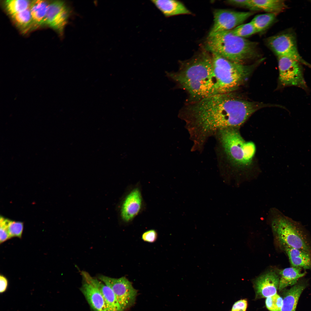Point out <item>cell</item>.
<instances>
[{"instance_id":"obj_27","label":"cell","mask_w":311,"mask_h":311,"mask_svg":"<svg viewBox=\"0 0 311 311\" xmlns=\"http://www.w3.org/2000/svg\"><path fill=\"white\" fill-rule=\"evenodd\" d=\"M228 3L239 7H243L252 11H259L251 0H230L226 1Z\"/></svg>"},{"instance_id":"obj_16","label":"cell","mask_w":311,"mask_h":311,"mask_svg":"<svg viewBox=\"0 0 311 311\" xmlns=\"http://www.w3.org/2000/svg\"><path fill=\"white\" fill-rule=\"evenodd\" d=\"M307 286L304 282H299L284 292L282 306L279 311H295L299 297Z\"/></svg>"},{"instance_id":"obj_24","label":"cell","mask_w":311,"mask_h":311,"mask_svg":"<svg viewBox=\"0 0 311 311\" xmlns=\"http://www.w3.org/2000/svg\"><path fill=\"white\" fill-rule=\"evenodd\" d=\"M7 229L10 238L16 237H22L24 225L23 222L11 220L6 219Z\"/></svg>"},{"instance_id":"obj_7","label":"cell","mask_w":311,"mask_h":311,"mask_svg":"<svg viewBox=\"0 0 311 311\" xmlns=\"http://www.w3.org/2000/svg\"><path fill=\"white\" fill-rule=\"evenodd\" d=\"M266 43L277 56H286L311 68V65L299 54L296 37L293 33H285L270 37L267 39Z\"/></svg>"},{"instance_id":"obj_13","label":"cell","mask_w":311,"mask_h":311,"mask_svg":"<svg viewBox=\"0 0 311 311\" xmlns=\"http://www.w3.org/2000/svg\"><path fill=\"white\" fill-rule=\"evenodd\" d=\"M81 274L84 280L95 287L100 291L104 298L107 311H123L110 288L98 279L92 277L86 272H82Z\"/></svg>"},{"instance_id":"obj_18","label":"cell","mask_w":311,"mask_h":311,"mask_svg":"<svg viewBox=\"0 0 311 311\" xmlns=\"http://www.w3.org/2000/svg\"><path fill=\"white\" fill-rule=\"evenodd\" d=\"M302 269L291 267L280 270L278 290L281 291L287 287L296 284L298 280L306 274V272H302Z\"/></svg>"},{"instance_id":"obj_19","label":"cell","mask_w":311,"mask_h":311,"mask_svg":"<svg viewBox=\"0 0 311 311\" xmlns=\"http://www.w3.org/2000/svg\"><path fill=\"white\" fill-rule=\"evenodd\" d=\"M50 3L45 0L31 1L30 9L33 23L38 26L45 24L47 11Z\"/></svg>"},{"instance_id":"obj_12","label":"cell","mask_w":311,"mask_h":311,"mask_svg":"<svg viewBox=\"0 0 311 311\" xmlns=\"http://www.w3.org/2000/svg\"><path fill=\"white\" fill-rule=\"evenodd\" d=\"M280 277L273 271L262 275L255 280L254 286L256 295L259 298H267L277 294Z\"/></svg>"},{"instance_id":"obj_22","label":"cell","mask_w":311,"mask_h":311,"mask_svg":"<svg viewBox=\"0 0 311 311\" xmlns=\"http://www.w3.org/2000/svg\"><path fill=\"white\" fill-rule=\"evenodd\" d=\"M31 2L27 0H8L4 3L7 11L12 16L29 8Z\"/></svg>"},{"instance_id":"obj_14","label":"cell","mask_w":311,"mask_h":311,"mask_svg":"<svg viewBox=\"0 0 311 311\" xmlns=\"http://www.w3.org/2000/svg\"><path fill=\"white\" fill-rule=\"evenodd\" d=\"M84 281L81 290L93 311H107L104 298L99 290L90 283Z\"/></svg>"},{"instance_id":"obj_11","label":"cell","mask_w":311,"mask_h":311,"mask_svg":"<svg viewBox=\"0 0 311 311\" xmlns=\"http://www.w3.org/2000/svg\"><path fill=\"white\" fill-rule=\"evenodd\" d=\"M70 10L65 3L62 1L50 3L46 14L45 24L62 34L67 23Z\"/></svg>"},{"instance_id":"obj_4","label":"cell","mask_w":311,"mask_h":311,"mask_svg":"<svg viewBox=\"0 0 311 311\" xmlns=\"http://www.w3.org/2000/svg\"><path fill=\"white\" fill-rule=\"evenodd\" d=\"M219 131L223 149L232 165L241 169L250 166L256 152L254 143L245 141L238 128H226Z\"/></svg>"},{"instance_id":"obj_2","label":"cell","mask_w":311,"mask_h":311,"mask_svg":"<svg viewBox=\"0 0 311 311\" xmlns=\"http://www.w3.org/2000/svg\"><path fill=\"white\" fill-rule=\"evenodd\" d=\"M205 46L212 54L237 63L243 64L259 56L256 42L235 35L231 30L208 36Z\"/></svg>"},{"instance_id":"obj_15","label":"cell","mask_w":311,"mask_h":311,"mask_svg":"<svg viewBox=\"0 0 311 311\" xmlns=\"http://www.w3.org/2000/svg\"><path fill=\"white\" fill-rule=\"evenodd\" d=\"M151 1L166 17L191 13L182 2L178 1L153 0Z\"/></svg>"},{"instance_id":"obj_6","label":"cell","mask_w":311,"mask_h":311,"mask_svg":"<svg viewBox=\"0 0 311 311\" xmlns=\"http://www.w3.org/2000/svg\"><path fill=\"white\" fill-rule=\"evenodd\" d=\"M277 58L280 85L284 87L296 86L307 90L302 64L286 56H278Z\"/></svg>"},{"instance_id":"obj_26","label":"cell","mask_w":311,"mask_h":311,"mask_svg":"<svg viewBox=\"0 0 311 311\" xmlns=\"http://www.w3.org/2000/svg\"><path fill=\"white\" fill-rule=\"evenodd\" d=\"M282 303V298L277 294L267 297L265 301L266 307L270 311H279Z\"/></svg>"},{"instance_id":"obj_30","label":"cell","mask_w":311,"mask_h":311,"mask_svg":"<svg viewBox=\"0 0 311 311\" xmlns=\"http://www.w3.org/2000/svg\"><path fill=\"white\" fill-rule=\"evenodd\" d=\"M247 306V301L241 299L236 302L233 304L231 311H246Z\"/></svg>"},{"instance_id":"obj_17","label":"cell","mask_w":311,"mask_h":311,"mask_svg":"<svg viewBox=\"0 0 311 311\" xmlns=\"http://www.w3.org/2000/svg\"><path fill=\"white\" fill-rule=\"evenodd\" d=\"M282 246L288 257L291 267L304 269H311V254L300 249L287 245Z\"/></svg>"},{"instance_id":"obj_20","label":"cell","mask_w":311,"mask_h":311,"mask_svg":"<svg viewBox=\"0 0 311 311\" xmlns=\"http://www.w3.org/2000/svg\"><path fill=\"white\" fill-rule=\"evenodd\" d=\"M259 10L276 15L282 12L287 7L285 2L281 0H251Z\"/></svg>"},{"instance_id":"obj_10","label":"cell","mask_w":311,"mask_h":311,"mask_svg":"<svg viewBox=\"0 0 311 311\" xmlns=\"http://www.w3.org/2000/svg\"><path fill=\"white\" fill-rule=\"evenodd\" d=\"M144 206L140 187L137 185L133 187L127 192L121 203V219L125 223L131 222L142 211Z\"/></svg>"},{"instance_id":"obj_28","label":"cell","mask_w":311,"mask_h":311,"mask_svg":"<svg viewBox=\"0 0 311 311\" xmlns=\"http://www.w3.org/2000/svg\"><path fill=\"white\" fill-rule=\"evenodd\" d=\"M6 218L2 216L0 220V243L5 242L10 238L7 229Z\"/></svg>"},{"instance_id":"obj_9","label":"cell","mask_w":311,"mask_h":311,"mask_svg":"<svg viewBox=\"0 0 311 311\" xmlns=\"http://www.w3.org/2000/svg\"><path fill=\"white\" fill-rule=\"evenodd\" d=\"M253 12L217 9L214 12V23L208 36L232 30L242 24L253 14Z\"/></svg>"},{"instance_id":"obj_31","label":"cell","mask_w":311,"mask_h":311,"mask_svg":"<svg viewBox=\"0 0 311 311\" xmlns=\"http://www.w3.org/2000/svg\"><path fill=\"white\" fill-rule=\"evenodd\" d=\"M8 280L7 278L3 275L0 276V292H4L7 289L8 287Z\"/></svg>"},{"instance_id":"obj_8","label":"cell","mask_w":311,"mask_h":311,"mask_svg":"<svg viewBox=\"0 0 311 311\" xmlns=\"http://www.w3.org/2000/svg\"><path fill=\"white\" fill-rule=\"evenodd\" d=\"M98 278L111 289L123 311L134 304L137 291L126 277L116 278L100 275Z\"/></svg>"},{"instance_id":"obj_21","label":"cell","mask_w":311,"mask_h":311,"mask_svg":"<svg viewBox=\"0 0 311 311\" xmlns=\"http://www.w3.org/2000/svg\"><path fill=\"white\" fill-rule=\"evenodd\" d=\"M276 15L271 13L259 14L255 16L251 22L258 32L267 29L275 20Z\"/></svg>"},{"instance_id":"obj_5","label":"cell","mask_w":311,"mask_h":311,"mask_svg":"<svg viewBox=\"0 0 311 311\" xmlns=\"http://www.w3.org/2000/svg\"><path fill=\"white\" fill-rule=\"evenodd\" d=\"M268 219L272 230L282 245L300 249L311 254V248L307 237L276 209L271 208Z\"/></svg>"},{"instance_id":"obj_3","label":"cell","mask_w":311,"mask_h":311,"mask_svg":"<svg viewBox=\"0 0 311 311\" xmlns=\"http://www.w3.org/2000/svg\"><path fill=\"white\" fill-rule=\"evenodd\" d=\"M213 70L217 82V94L233 92L249 77L258 63L250 65L237 63L212 54Z\"/></svg>"},{"instance_id":"obj_29","label":"cell","mask_w":311,"mask_h":311,"mask_svg":"<svg viewBox=\"0 0 311 311\" xmlns=\"http://www.w3.org/2000/svg\"><path fill=\"white\" fill-rule=\"evenodd\" d=\"M158 234L154 230L151 229L144 232L142 236V239L144 241L153 243L157 240Z\"/></svg>"},{"instance_id":"obj_23","label":"cell","mask_w":311,"mask_h":311,"mask_svg":"<svg viewBox=\"0 0 311 311\" xmlns=\"http://www.w3.org/2000/svg\"><path fill=\"white\" fill-rule=\"evenodd\" d=\"M231 31L235 35L243 38L258 33L251 22L247 23L240 24Z\"/></svg>"},{"instance_id":"obj_1","label":"cell","mask_w":311,"mask_h":311,"mask_svg":"<svg viewBox=\"0 0 311 311\" xmlns=\"http://www.w3.org/2000/svg\"><path fill=\"white\" fill-rule=\"evenodd\" d=\"M206 50L181 62L177 71L167 74L168 77L185 90L186 102L197 101L217 94V82L211 55Z\"/></svg>"},{"instance_id":"obj_25","label":"cell","mask_w":311,"mask_h":311,"mask_svg":"<svg viewBox=\"0 0 311 311\" xmlns=\"http://www.w3.org/2000/svg\"><path fill=\"white\" fill-rule=\"evenodd\" d=\"M12 16L16 22L22 27H26L33 23L30 7Z\"/></svg>"}]
</instances>
